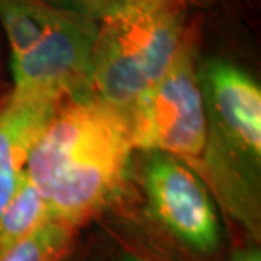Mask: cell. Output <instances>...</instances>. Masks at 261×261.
<instances>
[{
  "label": "cell",
  "instance_id": "5",
  "mask_svg": "<svg viewBox=\"0 0 261 261\" xmlns=\"http://www.w3.org/2000/svg\"><path fill=\"white\" fill-rule=\"evenodd\" d=\"M97 22L64 9L54 27L28 53L10 58L13 90L19 96L58 100L90 96V70Z\"/></svg>",
  "mask_w": 261,
  "mask_h": 261
},
{
  "label": "cell",
  "instance_id": "14",
  "mask_svg": "<svg viewBox=\"0 0 261 261\" xmlns=\"http://www.w3.org/2000/svg\"><path fill=\"white\" fill-rule=\"evenodd\" d=\"M123 261H145V260H141V258H137V257H126Z\"/></svg>",
  "mask_w": 261,
  "mask_h": 261
},
{
  "label": "cell",
  "instance_id": "6",
  "mask_svg": "<svg viewBox=\"0 0 261 261\" xmlns=\"http://www.w3.org/2000/svg\"><path fill=\"white\" fill-rule=\"evenodd\" d=\"M144 189L152 216L176 241L202 255L219 248L221 225L214 197L183 161L148 152Z\"/></svg>",
  "mask_w": 261,
  "mask_h": 261
},
{
  "label": "cell",
  "instance_id": "4",
  "mask_svg": "<svg viewBox=\"0 0 261 261\" xmlns=\"http://www.w3.org/2000/svg\"><path fill=\"white\" fill-rule=\"evenodd\" d=\"M196 56L197 28L189 23L167 71L125 115L134 149L167 154L199 176L207 123Z\"/></svg>",
  "mask_w": 261,
  "mask_h": 261
},
{
  "label": "cell",
  "instance_id": "11",
  "mask_svg": "<svg viewBox=\"0 0 261 261\" xmlns=\"http://www.w3.org/2000/svg\"><path fill=\"white\" fill-rule=\"evenodd\" d=\"M61 8L79 12L96 22L119 2V0H51Z\"/></svg>",
  "mask_w": 261,
  "mask_h": 261
},
{
  "label": "cell",
  "instance_id": "7",
  "mask_svg": "<svg viewBox=\"0 0 261 261\" xmlns=\"http://www.w3.org/2000/svg\"><path fill=\"white\" fill-rule=\"evenodd\" d=\"M63 100L10 93L0 109V215L25 174L32 145Z\"/></svg>",
  "mask_w": 261,
  "mask_h": 261
},
{
  "label": "cell",
  "instance_id": "9",
  "mask_svg": "<svg viewBox=\"0 0 261 261\" xmlns=\"http://www.w3.org/2000/svg\"><path fill=\"white\" fill-rule=\"evenodd\" d=\"M49 218L47 202L25 170L16 192L0 215V252L18 243Z\"/></svg>",
  "mask_w": 261,
  "mask_h": 261
},
{
  "label": "cell",
  "instance_id": "1",
  "mask_svg": "<svg viewBox=\"0 0 261 261\" xmlns=\"http://www.w3.org/2000/svg\"><path fill=\"white\" fill-rule=\"evenodd\" d=\"M134 151L126 115L83 96L57 109L25 170L51 218L79 229L118 192Z\"/></svg>",
  "mask_w": 261,
  "mask_h": 261
},
{
  "label": "cell",
  "instance_id": "10",
  "mask_svg": "<svg viewBox=\"0 0 261 261\" xmlns=\"http://www.w3.org/2000/svg\"><path fill=\"white\" fill-rule=\"evenodd\" d=\"M77 229L49 218L18 243L0 252V261H64Z\"/></svg>",
  "mask_w": 261,
  "mask_h": 261
},
{
  "label": "cell",
  "instance_id": "2",
  "mask_svg": "<svg viewBox=\"0 0 261 261\" xmlns=\"http://www.w3.org/2000/svg\"><path fill=\"white\" fill-rule=\"evenodd\" d=\"M207 141L199 177L222 209L260 241L261 89L233 63L214 60L199 70Z\"/></svg>",
  "mask_w": 261,
  "mask_h": 261
},
{
  "label": "cell",
  "instance_id": "8",
  "mask_svg": "<svg viewBox=\"0 0 261 261\" xmlns=\"http://www.w3.org/2000/svg\"><path fill=\"white\" fill-rule=\"evenodd\" d=\"M64 9L51 0H0V25L8 38L10 58L38 44Z\"/></svg>",
  "mask_w": 261,
  "mask_h": 261
},
{
  "label": "cell",
  "instance_id": "12",
  "mask_svg": "<svg viewBox=\"0 0 261 261\" xmlns=\"http://www.w3.org/2000/svg\"><path fill=\"white\" fill-rule=\"evenodd\" d=\"M229 261H261V252L255 245L243 247L233 252Z\"/></svg>",
  "mask_w": 261,
  "mask_h": 261
},
{
  "label": "cell",
  "instance_id": "3",
  "mask_svg": "<svg viewBox=\"0 0 261 261\" xmlns=\"http://www.w3.org/2000/svg\"><path fill=\"white\" fill-rule=\"evenodd\" d=\"M187 0H119L97 20L89 94L126 113L167 71L185 37Z\"/></svg>",
  "mask_w": 261,
  "mask_h": 261
},
{
  "label": "cell",
  "instance_id": "13",
  "mask_svg": "<svg viewBox=\"0 0 261 261\" xmlns=\"http://www.w3.org/2000/svg\"><path fill=\"white\" fill-rule=\"evenodd\" d=\"M222 0H187L189 5H200V6H207V5H214Z\"/></svg>",
  "mask_w": 261,
  "mask_h": 261
}]
</instances>
